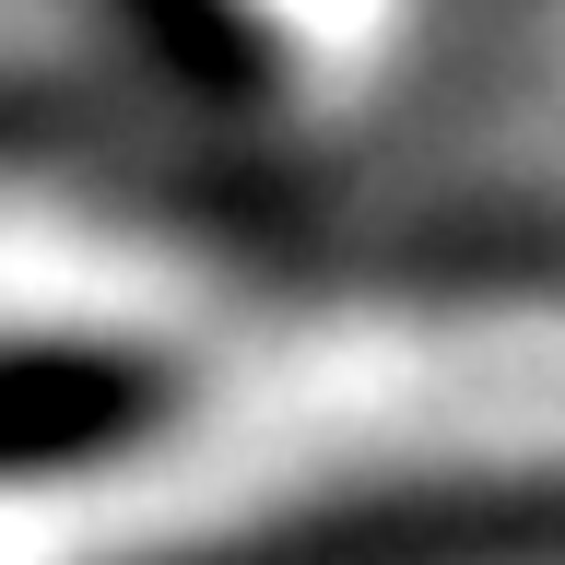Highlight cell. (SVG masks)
<instances>
[{"label": "cell", "mask_w": 565, "mask_h": 565, "mask_svg": "<svg viewBox=\"0 0 565 565\" xmlns=\"http://www.w3.org/2000/svg\"><path fill=\"white\" fill-rule=\"evenodd\" d=\"M565 471V318H330L95 459L0 483V565L247 542L365 483Z\"/></svg>", "instance_id": "cell-1"}, {"label": "cell", "mask_w": 565, "mask_h": 565, "mask_svg": "<svg viewBox=\"0 0 565 565\" xmlns=\"http://www.w3.org/2000/svg\"><path fill=\"white\" fill-rule=\"evenodd\" d=\"M177 307L166 259L83 201L0 189V342H118Z\"/></svg>", "instance_id": "cell-2"}, {"label": "cell", "mask_w": 565, "mask_h": 565, "mask_svg": "<svg viewBox=\"0 0 565 565\" xmlns=\"http://www.w3.org/2000/svg\"><path fill=\"white\" fill-rule=\"evenodd\" d=\"M247 12H271L295 47H330V60H353V47H377V35H388V12H401V0H247Z\"/></svg>", "instance_id": "cell-3"}]
</instances>
